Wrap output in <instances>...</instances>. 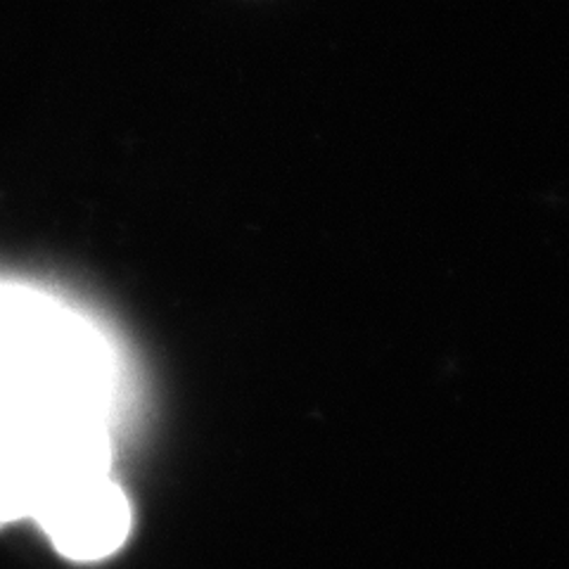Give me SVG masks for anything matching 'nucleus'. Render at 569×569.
<instances>
[{
	"label": "nucleus",
	"instance_id": "obj_1",
	"mask_svg": "<svg viewBox=\"0 0 569 569\" xmlns=\"http://www.w3.org/2000/svg\"><path fill=\"white\" fill-rule=\"evenodd\" d=\"M127 368L96 320L60 295L0 278V460L107 443Z\"/></svg>",
	"mask_w": 569,
	"mask_h": 569
},
{
	"label": "nucleus",
	"instance_id": "obj_2",
	"mask_svg": "<svg viewBox=\"0 0 569 569\" xmlns=\"http://www.w3.org/2000/svg\"><path fill=\"white\" fill-rule=\"evenodd\" d=\"M17 520H33L67 560L114 556L133 529L114 449L71 447L0 462V527Z\"/></svg>",
	"mask_w": 569,
	"mask_h": 569
}]
</instances>
